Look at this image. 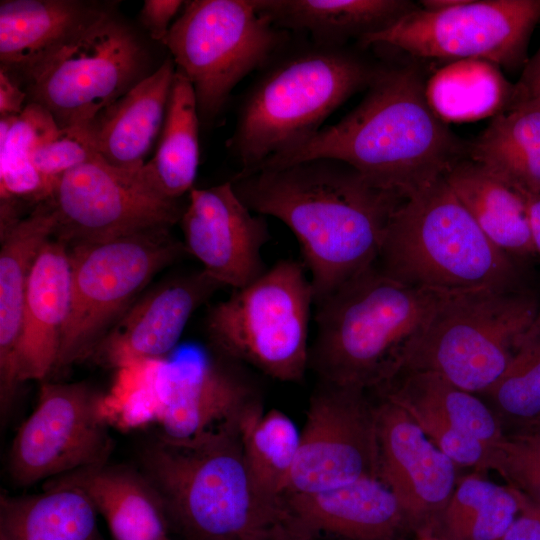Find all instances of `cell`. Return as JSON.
<instances>
[{"label": "cell", "mask_w": 540, "mask_h": 540, "mask_svg": "<svg viewBox=\"0 0 540 540\" xmlns=\"http://www.w3.org/2000/svg\"><path fill=\"white\" fill-rule=\"evenodd\" d=\"M231 181L249 209L295 235L314 304L377 262L389 219L404 199L328 158L238 173Z\"/></svg>", "instance_id": "1"}, {"label": "cell", "mask_w": 540, "mask_h": 540, "mask_svg": "<svg viewBox=\"0 0 540 540\" xmlns=\"http://www.w3.org/2000/svg\"><path fill=\"white\" fill-rule=\"evenodd\" d=\"M425 84L414 64L380 65L344 118L257 169L334 159L405 199L443 177L469 150L431 109Z\"/></svg>", "instance_id": "2"}, {"label": "cell", "mask_w": 540, "mask_h": 540, "mask_svg": "<svg viewBox=\"0 0 540 540\" xmlns=\"http://www.w3.org/2000/svg\"><path fill=\"white\" fill-rule=\"evenodd\" d=\"M239 418L185 441L158 436L141 452L140 471L182 540H267L285 516L249 474Z\"/></svg>", "instance_id": "3"}, {"label": "cell", "mask_w": 540, "mask_h": 540, "mask_svg": "<svg viewBox=\"0 0 540 540\" xmlns=\"http://www.w3.org/2000/svg\"><path fill=\"white\" fill-rule=\"evenodd\" d=\"M444 294L392 278L375 263L315 303L309 367L338 386L389 381Z\"/></svg>", "instance_id": "4"}, {"label": "cell", "mask_w": 540, "mask_h": 540, "mask_svg": "<svg viewBox=\"0 0 540 540\" xmlns=\"http://www.w3.org/2000/svg\"><path fill=\"white\" fill-rule=\"evenodd\" d=\"M380 65L344 46L313 43L276 56L248 89L227 146L249 173L316 134Z\"/></svg>", "instance_id": "5"}, {"label": "cell", "mask_w": 540, "mask_h": 540, "mask_svg": "<svg viewBox=\"0 0 540 540\" xmlns=\"http://www.w3.org/2000/svg\"><path fill=\"white\" fill-rule=\"evenodd\" d=\"M376 264L401 282L442 293L511 289L515 273L444 176L397 206Z\"/></svg>", "instance_id": "6"}, {"label": "cell", "mask_w": 540, "mask_h": 540, "mask_svg": "<svg viewBox=\"0 0 540 540\" xmlns=\"http://www.w3.org/2000/svg\"><path fill=\"white\" fill-rule=\"evenodd\" d=\"M240 363L185 358L150 360L118 369L106 397L110 419L137 426L154 423L159 437L185 441L238 419L260 400Z\"/></svg>", "instance_id": "7"}, {"label": "cell", "mask_w": 540, "mask_h": 540, "mask_svg": "<svg viewBox=\"0 0 540 540\" xmlns=\"http://www.w3.org/2000/svg\"><path fill=\"white\" fill-rule=\"evenodd\" d=\"M538 318L536 302L510 289L445 293L402 369L433 372L485 393Z\"/></svg>", "instance_id": "8"}, {"label": "cell", "mask_w": 540, "mask_h": 540, "mask_svg": "<svg viewBox=\"0 0 540 540\" xmlns=\"http://www.w3.org/2000/svg\"><path fill=\"white\" fill-rule=\"evenodd\" d=\"M313 303L304 264L282 260L216 304L207 316V333L221 356L297 382L309 368Z\"/></svg>", "instance_id": "9"}, {"label": "cell", "mask_w": 540, "mask_h": 540, "mask_svg": "<svg viewBox=\"0 0 540 540\" xmlns=\"http://www.w3.org/2000/svg\"><path fill=\"white\" fill-rule=\"evenodd\" d=\"M169 229L152 228L70 246L71 304L56 369L91 356L152 277L187 253Z\"/></svg>", "instance_id": "10"}, {"label": "cell", "mask_w": 540, "mask_h": 540, "mask_svg": "<svg viewBox=\"0 0 540 540\" xmlns=\"http://www.w3.org/2000/svg\"><path fill=\"white\" fill-rule=\"evenodd\" d=\"M288 35L252 0H193L185 2L163 43L193 87L200 120L210 121L243 78L279 55Z\"/></svg>", "instance_id": "11"}, {"label": "cell", "mask_w": 540, "mask_h": 540, "mask_svg": "<svg viewBox=\"0 0 540 540\" xmlns=\"http://www.w3.org/2000/svg\"><path fill=\"white\" fill-rule=\"evenodd\" d=\"M140 37L110 10L21 78L59 128L93 120L150 75Z\"/></svg>", "instance_id": "12"}, {"label": "cell", "mask_w": 540, "mask_h": 540, "mask_svg": "<svg viewBox=\"0 0 540 540\" xmlns=\"http://www.w3.org/2000/svg\"><path fill=\"white\" fill-rule=\"evenodd\" d=\"M540 21V0H459L438 10L417 7L359 40L421 58L481 59L499 67L525 66L529 39Z\"/></svg>", "instance_id": "13"}, {"label": "cell", "mask_w": 540, "mask_h": 540, "mask_svg": "<svg viewBox=\"0 0 540 540\" xmlns=\"http://www.w3.org/2000/svg\"><path fill=\"white\" fill-rule=\"evenodd\" d=\"M105 398L82 382L42 384L11 444V480L24 487L106 464L113 441Z\"/></svg>", "instance_id": "14"}, {"label": "cell", "mask_w": 540, "mask_h": 540, "mask_svg": "<svg viewBox=\"0 0 540 540\" xmlns=\"http://www.w3.org/2000/svg\"><path fill=\"white\" fill-rule=\"evenodd\" d=\"M56 221L55 235L68 246L180 221L179 202L155 193L140 170L113 167L101 158L67 171L48 199Z\"/></svg>", "instance_id": "15"}, {"label": "cell", "mask_w": 540, "mask_h": 540, "mask_svg": "<svg viewBox=\"0 0 540 540\" xmlns=\"http://www.w3.org/2000/svg\"><path fill=\"white\" fill-rule=\"evenodd\" d=\"M362 391L319 381L284 496L379 477L375 409L366 404Z\"/></svg>", "instance_id": "16"}, {"label": "cell", "mask_w": 540, "mask_h": 540, "mask_svg": "<svg viewBox=\"0 0 540 540\" xmlns=\"http://www.w3.org/2000/svg\"><path fill=\"white\" fill-rule=\"evenodd\" d=\"M180 222L186 252L221 286L240 289L266 270L261 250L269 239L268 225L246 206L231 180L194 188Z\"/></svg>", "instance_id": "17"}, {"label": "cell", "mask_w": 540, "mask_h": 540, "mask_svg": "<svg viewBox=\"0 0 540 540\" xmlns=\"http://www.w3.org/2000/svg\"><path fill=\"white\" fill-rule=\"evenodd\" d=\"M379 478L410 520L445 509L455 490V464L410 415L388 399L375 409Z\"/></svg>", "instance_id": "18"}, {"label": "cell", "mask_w": 540, "mask_h": 540, "mask_svg": "<svg viewBox=\"0 0 540 540\" xmlns=\"http://www.w3.org/2000/svg\"><path fill=\"white\" fill-rule=\"evenodd\" d=\"M219 287L203 270L160 284L133 302L91 356L117 369L164 359L194 311Z\"/></svg>", "instance_id": "19"}, {"label": "cell", "mask_w": 540, "mask_h": 540, "mask_svg": "<svg viewBox=\"0 0 540 540\" xmlns=\"http://www.w3.org/2000/svg\"><path fill=\"white\" fill-rule=\"evenodd\" d=\"M287 517L324 540H394L406 517L379 477L314 493L286 495Z\"/></svg>", "instance_id": "20"}, {"label": "cell", "mask_w": 540, "mask_h": 540, "mask_svg": "<svg viewBox=\"0 0 540 540\" xmlns=\"http://www.w3.org/2000/svg\"><path fill=\"white\" fill-rule=\"evenodd\" d=\"M71 304L68 245L49 239L29 274L18 347L20 383L44 379L56 365Z\"/></svg>", "instance_id": "21"}, {"label": "cell", "mask_w": 540, "mask_h": 540, "mask_svg": "<svg viewBox=\"0 0 540 540\" xmlns=\"http://www.w3.org/2000/svg\"><path fill=\"white\" fill-rule=\"evenodd\" d=\"M56 221L48 200L38 204L1 232L0 250V407L9 410L17 388L18 347L27 282L43 245L55 235Z\"/></svg>", "instance_id": "22"}, {"label": "cell", "mask_w": 540, "mask_h": 540, "mask_svg": "<svg viewBox=\"0 0 540 540\" xmlns=\"http://www.w3.org/2000/svg\"><path fill=\"white\" fill-rule=\"evenodd\" d=\"M108 10L79 0H2L1 67L22 77Z\"/></svg>", "instance_id": "23"}, {"label": "cell", "mask_w": 540, "mask_h": 540, "mask_svg": "<svg viewBox=\"0 0 540 540\" xmlns=\"http://www.w3.org/2000/svg\"><path fill=\"white\" fill-rule=\"evenodd\" d=\"M47 482L82 490L114 540H175L161 499L141 471L106 463Z\"/></svg>", "instance_id": "24"}, {"label": "cell", "mask_w": 540, "mask_h": 540, "mask_svg": "<svg viewBox=\"0 0 540 540\" xmlns=\"http://www.w3.org/2000/svg\"><path fill=\"white\" fill-rule=\"evenodd\" d=\"M176 66L167 58L155 71L94 118L99 156L107 164L138 171L161 133Z\"/></svg>", "instance_id": "25"}, {"label": "cell", "mask_w": 540, "mask_h": 540, "mask_svg": "<svg viewBox=\"0 0 540 540\" xmlns=\"http://www.w3.org/2000/svg\"><path fill=\"white\" fill-rule=\"evenodd\" d=\"M257 12L285 31L314 43L343 46L390 25L418 5L404 0H252Z\"/></svg>", "instance_id": "26"}, {"label": "cell", "mask_w": 540, "mask_h": 540, "mask_svg": "<svg viewBox=\"0 0 540 540\" xmlns=\"http://www.w3.org/2000/svg\"><path fill=\"white\" fill-rule=\"evenodd\" d=\"M486 237L509 256L531 255L528 196L473 160H460L444 175Z\"/></svg>", "instance_id": "27"}, {"label": "cell", "mask_w": 540, "mask_h": 540, "mask_svg": "<svg viewBox=\"0 0 540 540\" xmlns=\"http://www.w3.org/2000/svg\"><path fill=\"white\" fill-rule=\"evenodd\" d=\"M97 511L77 487L45 483L30 496H0V540H97Z\"/></svg>", "instance_id": "28"}, {"label": "cell", "mask_w": 540, "mask_h": 540, "mask_svg": "<svg viewBox=\"0 0 540 540\" xmlns=\"http://www.w3.org/2000/svg\"><path fill=\"white\" fill-rule=\"evenodd\" d=\"M199 124L193 87L176 70L157 151L140 169L145 183L167 200L179 202L194 189L199 165Z\"/></svg>", "instance_id": "29"}, {"label": "cell", "mask_w": 540, "mask_h": 540, "mask_svg": "<svg viewBox=\"0 0 540 540\" xmlns=\"http://www.w3.org/2000/svg\"><path fill=\"white\" fill-rule=\"evenodd\" d=\"M426 99L445 123L497 116L517 103L516 84L499 66L481 59H462L438 70L425 84Z\"/></svg>", "instance_id": "30"}, {"label": "cell", "mask_w": 540, "mask_h": 540, "mask_svg": "<svg viewBox=\"0 0 540 540\" xmlns=\"http://www.w3.org/2000/svg\"><path fill=\"white\" fill-rule=\"evenodd\" d=\"M58 130L52 114L33 102L18 116L0 117V207L17 211L20 202L38 205L51 197L56 182L38 171L32 153Z\"/></svg>", "instance_id": "31"}, {"label": "cell", "mask_w": 540, "mask_h": 540, "mask_svg": "<svg viewBox=\"0 0 540 540\" xmlns=\"http://www.w3.org/2000/svg\"><path fill=\"white\" fill-rule=\"evenodd\" d=\"M238 427L244 460L257 489L268 501L282 505L300 431L282 411H266L261 400L241 414Z\"/></svg>", "instance_id": "32"}, {"label": "cell", "mask_w": 540, "mask_h": 540, "mask_svg": "<svg viewBox=\"0 0 540 540\" xmlns=\"http://www.w3.org/2000/svg\"><path fill=\"white\" fill-rule=\"evenodd\" d=\"M387 398L404 409L430 414L491 449L504 437L499 422L481 400L433 372L410 371L402 386Z\"/></svg>", "instance_id": "33"}, {"label": "cell", "mask_w": 540, "mask_h": 540, "mask_svg": "<svg viewBox=\"0 0 540 540\" xmlns=\"http://www.w3.org/2000/svg\"><path fill=\"white\" fill-rule=\"evenodd\" d=\"M520 510L514 488L468 476L443 510V533L452 540H499Z\"/></svg>", "instance_id": "34"}, {"label": "cell", "mask_w": 540, "mask_h": 540, "mask_svg": "<svg viewBox=\"0 0 540 540\" xmlns=\"http://www.w3.org/2000/svg\"><path fill=\"white\" fill-rule=\"evenodd\" d=\"M485 394L505 416L531 426L540 422V317Z\"/></svg>", "instance_id": "35"}, {"label": "cell", "mask_w": 540, "mask_h": 540, "mask_svg": "<svg viewBox=\"0 0 540 540\" xmlns=\"http://www.w3.org/2000/svg\"><path fill=\"white\" fill-rule=\"evenodd\" d=\"M540 144V101L516 104L491 121L485 131L469 146L471 160L494 153L520 150Z\"/></svg>", "instance_id": "36"}, {"label": "cell", "mask_w": 540, "mask_h": 540, "mask_svg": "<svg viewBox=\"0 0 540 540\" xmlns=\"http://www.w3.org/2000/svg\"><path fill=\"white\" fill-rule=\"evenodd\" d=\"M99 158L94 119L59 128L32 153L38 171L54 182L67 171Z\"/></svg>", "instance_id": "37"}, {"label": "cell", "mask_w": 540, "mask_h": 540, "mask_svg": "<svg viewBox=\"0 0 540 540\" xmlns=\"http://www.w3.org/2000/svg\"><path fill=\"white\" fill-rule=\"evenodd\" d=\"M489 468L497 470L509 483L540 504V436L528 431L503 439L493 449Z\"/></svg>", "instance_id": "38"}, {"label": "cell", "mask_w": 540, "mask_h": 540, "mask_svg": "<svg viewBox=\"0 0 540 540\" xmlns=\"http://www.w3.org/2000/svg\"><path fill=\"white\" fill-rule=\"evenodd\" d=\"M478 162L527 196L540 194V144L484 156Z\"/></svg>", "instance_id": "39"}, {"label": "cell", "mask_w": 540, "mask_h": 540, "mask_svg": "<svg viewBox=\"0 0 540 540\" xmlns=\"http://www.w3.org/2000/svg\"><path fill=\"white\" fill-rule=\"evenodd\" d=\"M183 1L145 0L140 11V22L153 40L164 41L171 19L176 15Z\"/></svg>", "instance_id": "40"}, {"label": "cell", "mask_w": 540, "mask_h": 540, "mask_svg": "<svg viewBox=\"0 0 540 540\" xmlns=\"http://www.w3.org/2000/svg\"><path fill=\"white\" fill-rule=\"evenodd\" d=\"M517 493L521 504L520 513L499 540H540V504L519 491Z\"/></svg>", "instance_id": "41"}, {"label": "cell", "mask_w": 540, "mask_h": 540, "mask_svg": "<svg viewBox=\"0 0 540 540\" xmlns=\"http://www.w3.org/2000/svg\"><path fill=\"white\" fill-rule=\"evenodd\" d=\"M27 101L25 90L20 88L18 80L6 69L0 68V116H18L24 110Z\"/></svg>", "instance_id": "42"}, {"label": "cell", "mask_w": 540, "mask_h": 540, "mask_svg": "<svg viewBox=\"0 0 540 540\" xmlns=\"http://www.w3.org/2000/svg\"><path fill=\"white\" fill-rule=\"evenodd\" d=\"M517 103L524 101H540V47L527 60L521 78L516 83Z\"/></svg>", "instance_id": "43"}, {"label": "cell", "mask_w": 540, "mask_h": 540, "mask_svg": "<svg viewBox=\"0 0 540 540\" xmlns=\"http://www.w3.org/2000/svg\"><path fill=\"white\" fill-rule=\"evenodd\" d=\"M267 540H324L293 523L286 515Z\"/></svg>", "instance_id": "44"}, {"label": "cell", "mask_w": 540, "mask_h": 540, "mask_svg": "<svg viewBox=\"0 0 540 540\" xmlns=\"http://www.w3.org/2000/svg\"><path fill=\"white\" fill-rule=\"evenodd\" d=\"M528 215L534 252L540 257V194L528 196Z\"/></svg>", "instance_id": "45"}, {"label": "cell", "mask_w": 540, "mask_h": 540, "mask_svg": "<svg viewBox=\"0 0 540 540\" xmlns=\"http://www.w3.org/2000/svg\"><path fill=\"white\" fill-rule=\"evenodd\" d=\"M415 540H452L446 536L443 532L437 533L430 528L423 529L419 532Z\"/></svg>", "instance_id": "46"}, {"label": "cell", "mask_w": 540, "mask_h": 540, "mask_svg": "<svg viewBox=\"0 0 540 540\" xmlns=\"http://www.w3.org/2000/svg\"><path fill=\"white\" fill-rule=\"evenodd\" d=\"M531 432H534L540 436V422L532 426Z\"/></svg>", "instance_id": "47"}]
</instances>
